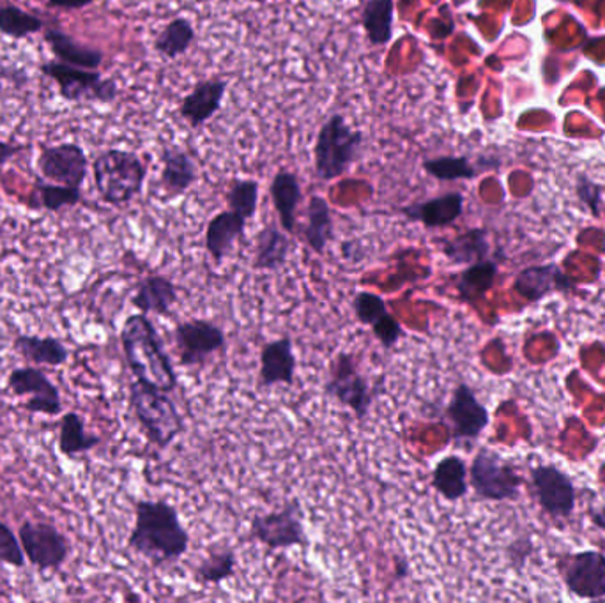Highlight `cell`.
Segmentation results:
<instances>
[{
  "label": "cell",
  "instance_id": "9c48e42d",
  "mask_svg": "<svg viewBox=\"0 0 605 603\" xmlns=\"http://www.w3.org/2000/svg\"><path fill=\"white\" fill-rule=\"evenodd\" d=\"M469 483L487 501H510L519 495L520 476L511 464L491 448H480L469 469Z\"/></svg>",
  "mask_w": 605,
  "mask_h": 603
},
{
  "label": "cell",
  "instance_id": "7c38bea8",
  "mask_svg": "<svg viewBox=\"0 0 605 603\" xmlns=\"http://www.w3.org/2000/svg\"><path fill=\"white\" fill-rule=\"evenodd\" d=\"M8 390L15 397H29L24 409L30 414L59 416L62 413L61 391L38 366H22L8 376Z\"/></svg>",
  "mask_w": 605,
  "mask_h": 603
},
{
  "label": "cell",
  "instance_id": "603a6c76",
  "mask_svg": "<svg viewBox=\"0 0 605 603\" xmlns=\"http://www.w3.org/2000/svg\"><path fill=\"white\" fill-rule=\"evenodd\" d=\"M573 287L568 276L563 275L561 269L554 264L545 266L528 267L519 273L516 280V290L528 301H539L554 290H565Z\"/></svg>",
  "mask_w": 605,
  "mask_h": 603
},
{
  "label": "cell",
  "instance_id": "9a60e30c",
  "mask_svg": "<svg viewBox=\"0 0 605 603\" xmlns=\"http://www.w3.org/2000/svg\"><path fill=\"white\" fill-rule=\"evenodd\" d=\"M536 495L545 512L553 517H568L576 506V490L565 473L554 466L533 470Z\"/></svg>",
  "mask_w": 605,
  "mask_h": 603
},
{
  "label": "cell",
  "instance_id": "484cf974",
  "mask_svg": "<svg viewBox=\"0 0 605 603\" xmlns=\"http://www.w3.org/2000/svg\"><path fill=\"white\" fill-rule=\"evenodd\" d=\"M13 349L25 362L34 366H62L70 360L66 346L53 337L18 335L13 342Z\"/></svg>",
  "mask_w": 605,
  "mask_h": 603
},
{
  "label": "cell",
  "instance_id": "5b68a950",
  "mask_svg": "<svg viewBox=\"0 0 605 603\" xmlns=\"http://www.w3.org/2000/svg\"><path fill=\"white\" fill-rule=\"evenodd\" d=\"M363 135L350 128L342 115L335 114L324 123L316 142V174L322 181L344 176L356 162Z\"/></svg>",
  "mask_w": 605,
  "mask_h": 603
},
{
  "label": "cell",
  "instance_id": "ab89813d",
  "mask_svg": "<svg viewBox=\"0 0 605 603\" xmlns=\"http://www.w3.org/2000/svg\"><path fill=\"white\" fill-rule=\"evenodd\" d=\"M353 312H355L358 323L363 324L367 328H372L381 318L390 314L388 304L370 290H360L353 300Z\"/></svg>",
  "mask_w": 605,
  "mask_h": 603
},
{
  "label": "cell",
  "instance_id": "5bb4252c",
  "mask_svg": "<svg viewBox=\"0 0 605 603\" xmlns=\"http://www.w3.org/2000/svg\"><path fill=\"white\" fill-rule=\"evenodd\" d=\"M445 414L457 441H474L482 436L491 422L487 409L477 399V394L468 385L455 388Z\"/></svg>",
  "mask_w": 605,
  "mask_h": 603
},
{
  "label": "cell",
  "instance_id": "8d00e7d4",
  "mask_svg": "<svg viewBox=\"0 0 605 603\" xmlns=\"http://www.w3.org/2000/svg\"><path fill=\"white\" fill-rule=\"evenodd\" d=\"M195 41L194 25L189 24L186 18H174L165 29L161 30L155 48L161 55L169 59L180 58L183 53L188 52V48Z\"/></svg>",
  "mask_w": 605,
  "mask_h": 603
},
{
  "label": "cell",
  "instance_id": "ee69618b",
  "mask_svg": "<svg viewBox=\"0 0 605 603\" xmlns=\"http://www.w3.org/2000/svg\"><path fill=\"white\" fill-rule=\"evenodd\" d=\"M395 577L397 579H406L407 575H409V565H407L406 560H397L395 561Z\"/></svg>",
  "mask_w": 605,
  "mask_h": 603
},
{
  "label": "cell",
  "instance_id": "8992f818",
  "mask_svg": "<svg viewBox=\"0 0 605 603\" xmlns=\"http://www.w3.org/2000/svg\"><path fill=\"white\" fill-rule=\"evenodd\" d=\"M324 394L350 409L358 422H365L378 393L372 391L369 379L361 374L356 357L350 352H338L330 363Z\"/></svg>",
  "mask_w": 605,
  "mask_h": 603
},
{
  "label": "cell",
  "instance_id": "ac0fdd59",
  "mask_svg": "<svg viewBox=\"0 0 605 603\" xmlns=\"http://www.w3.org/2000/svg\"><path fill=\"white\" fill-rule=\"evenodd\" d=\"M464 211L462 193H446L435 199L406 205L400 213L411 222H418L427 228H443L455 224Z\"/></svg>",
  "mask_w": 605,
  "mask_h": 603
},
{
  "label": "cell",
  "instance_id": "52a82bcc",
  "mask_svg": "<svg viewBox=\"0 0 605 603\" xmlns=\"http://www.w3.org/2000/svg\"><path fill=\"white\" fill-rule=\"evenodd\" d=\"M41 73L59 86V95L66 101H100L110 103L118 98L119 89L114 80H107L98 70L72 66L66 62L48 61L39 66Z\"/></svg>",
  "mask_w": 605,
  "mask_h": 603
},
{
  "label": "cell",
  "instance_id": "d4e9b609",
  "mask_svg": "<svg viewBox=\"0 0 605 603\" xmlns=\"http://www.w3.org/2000/svg\"><path fill=\"white\" fill-rule=\"evenodd\" d=\"M432 489L449 503L466 498L469 492L468 467L457 455L441 458L432 470Z\"/></svg>",
  "mask_w": 605,
  "mask_h": 603
},
{
  "label": "cell",
  "instance_id": "83f0119b",
  "mask_svg": "<svg viewBox=\"0 0 605 603\" xmlns=\"http://www.w3.org/2000/svg\"><path fill=\"white\" fill-rule=\"evenodd\" d=\"M81 202L82 188L48 181L44 176L36 179L29 200H27L30 210H44L48 213H59L66 208H75Z\"/></svg>",
  "mask_w": 605,
  "mask_h": 603
},
{
  "label": "cell",
  "instance_id": "2e32d148",
  "mask_svg": "<svg viewBox=\"0 0 605 603\" xmlns=\"http://www.w3.org/2000/svg\"><path fill=\"white\" fill-rule=\"evenodd\" d=\"M260 388L273 386H293L296 377V354H294L293 338L282 337L264 343L260 349Z\"/></svg>",
  "mask_w": 605,
  "mask_h": 603
},
{
  "label": "cell",
  "instance_id": "4fadbf2b",
  "mask_svg": "<svg viewBox=\"0 0 605 603\" xmlns=\"http://www.w3.org/2000/svg\"><path fill=\"white\" fill-rule=\"evenodd\" d=\"M38 171L48 181L82 188L89 172V160L78 143L48 146L39 154Z\"/></svg>",
  "mask_w": 605,
  "mask_h": 603
},
{
  "label": "cell",
  "instance_id": "ffe728a7",
  "mask_svg": "<svg viewBox=\"0 0 605 603\" xmlns=\"http://www.w3.org/2000/svg\"><path fill=\"white\" fill-rule=\"evenodd\" d=\"M246 219L234 211H223L217 214L206 228V250L213 256L217 266H220L229 255L232 248L245 236Z\"/></svg>",
  "mask_w": 605,
  "mask_h": 603
},
{
  "label": "cell",
  "instance_id": "b9f144b4",
  "mask_svg": "<svg viewBox=\"0 0 605 603\" xmlns=\"http://www.w3.org/2000/svg\"><path fill=\"white\" fill-rule=\"evenodd\" d=\"M22 151H24V146H20V143L0 140V166L15 160Z\"/></svg>",
  "mask_w": 605,
  "mask_h": 603
},
{
  "label": "cell",
  "instance_id": "4dcf8cb0",
  "mask_svg": "<svg viewBox=\"0 0 605 603\" xmlns=\"http://www.w3.org/2000/svg\"><path fill=\"white\" fill-rule=\"evenodd\" d=\"M308 247L312 252L322 255L333 239V218L330 204L322 197H312L307 208V225L302 230Z\"/></svg>",
  "mask_w": 605,
  "mask_h": 603
},
{
  "label": "cell",
  "instance_id": "30bf717a",
  "mask_svg": "<svg viewBox=\"0 0 605 603\" xmlns=\"http://www.w3.org/2000/svg\"><path fill=\"white\" fill-rule=\"evenodd\" d=\"M18 538L25 557L39 571L59 570L70 556L67 538L53 524L24 520L20 524Z\"/></svg>",
  "mask_w": 605,
  "mask_h": 603
},
{
  "label": "cell",
  "instance_id": "7a4b0ae2",
  "mask_svg": "<svg viewBox=\"0 0 605 603\" xmlns=\"http://www.w3.org/2000/svg\"><path fill=\"white\" fill-rule=\"evenodd\" d=\"M121 348L133 376L144 385L171 394L177 388V376L166 354L158 329L147 314H133L121 329Z\"/></svg>",
  "mask_w": 605,
  "mask_h": 603
},
{
  "label": "cell",
  "instance_id": "1f68e13d",
  "mask_svg": "<svg viewBox=\"0 0 605 603\" xmlns=\"http://www.w3.org/2000/svg\"><path fill=\"white\" fill-rule=\"evenodd\" d=\"M491 252L487 230L471 228L443 244V253L452 264H474L487 259Z\"/></svg>",
  "mask_w": 605,
  "mask_h": 603
},
{
  "label": "cell",
  "instance_id": "8fae6325",
  "mask_svg": "<svg viewBox=\"0 0 605 603\" xmlns=\"http://www.w3.org/2000/svg\"><path fill=\"white\" fill-rule=\"evenodd\" d=\"M174 342L183 366H200L227 346L225 332L206 318H189L174 329Z\"/></svg>",
  "mask_w": 605,
  "mask_h": 603
},
{
  "label": "cell",
  "instance_id": "e575fe53",
  "mask_svg": "<svg viewBox=\"0 0 605 603\" xmlns=\"http://www.w3.org/2000/svg\"><path fill=\"white\" fill-rule=\"evenodd\" d=\"M497 276V264L489 259L474 262L466 267V272L459 276L457 281V290H459L460 301L464 303H477L487 294L489 290L494 287Z\"/></svg>",
  "mask_w": 605,
  "mask_h": 603
},
{
  "label": "cell",
  "instance_id": "f6af8a7d",
  "mask_svg": "<svg viewBox=\"0 0 605 603\" xmlns=\"http://www.w3.org/2000/svg\"><path fill=\"white\" fill-rule=\"evenodd\" d=\"M591 518H593L595 526H598V528L605 531V506H602L601 510H593V512H591Z\"/></svg>",
  "mask_w": 605,
  "mask_h": 603
},
{
  "label": "cell",
  "instance_id": "ba28073f",
  "mask_svg": "<svg viewBox=\"0 0 605 603\" xmlns=\"http://www.w3.org/2000/svg\"><path fill=\"white\" fill-rule=\"evenodd\" d=\"M305 512L298 499H291L284 508L276 512L262 513L254 517L250 524V537L268 547L271 551L307 547L308 537L305 531Z\"/></svg>",
  "mask_w": 605,
  "mask_h": 603
},
{
  "label": "cell",
  "instance_id": "f35d334b",
  "mask_svg": "<svg viewBox=\"0 0 605 603\" xmlns=\"http://www.w3.org/2000/svg\"><path fill=\"white\" fill-rule=\"evenodd\" d=\"M427 174H431L440 181H457V179H471L478 172L466 158L441 156L423 162Z\"/></svg>",
  "mask_w": 605,
  "mask_h": 603
},
{
  "label": "cell",
  "instance_id": "7bdbcfd3",
  "mask_svg": "<svg viewBox=\"0 0 605 603\" xmlns=\"http://www.w3.org/2000/svg\"><path fill=\"white\" fill-rule=\"evenodd\" d=\"M96 0H48V8L55 10H84L87 5L95 4Z\"/></svg>",
  "mask_w": 605,
  "mask_h": 603
},
{
  "label": "cell",
  "instance_id": "6da1fadb",
  "mask_svg": "<svg viewBox=\"0 0 605 603\" xmlns=\"http://www.w3.org/2000/svg\"><path fill=\"white\" fill-rule=\"evenodd\" d=\"M128 547L152 566L174 565L189 549L180 512L165 499H138Z\"/></svg>",
  "mask_w": 605,
  "mask_h": 603
},
{
  "label": "cell",
  "instance_id": "d590c367",
  "mask_svg": "<svg viewBox=\"0 0 605 603\" xmlns=\"http://www.w3.org/2000/svg\"><path fill=\"white\" fill-rule=\"evenodd\" d=\"M44 27V20L29 11L22 10L20 5L11 2L0 4V34H4L8 38H29L34 34L41 33Z\"/></svg>",
  "mask_w": 605,
  "mask_h": 603
},
{
  "label": "cell",
  "instance_id": "74e56055",
  "mask_svg": "<svg viewBox=\"0 0 605 603\" xmlns=\"http://www.w3.org/2000/svg\"><path fill=\"white\" fill-rule=\"evenodd\" d=\"M229 208L242 218H254L259 202V183L251 179H234L227 193Z\"/></svg>",
  "mask_w": 605,
  "mask_h": 603
},
{
  "label": "cell",
  "instance_id": "277c9868",
  "mask_svg": "<svg viewBox=\"0 0 605 603\" xmlns=\"http://www.w3.org/2000/svg\"><path fill=\"white\" fill-rule=\"evenodd\" d=\"M129 405L147 439L166 450L185 430V419L169 393L135 380L129 385Z\"/></svg>",
  "mask_w": 605,
  "mask_h": 603
},
{
  "label": "cell",
  "instance_id": "3957f363",
  "mask_svg": "<svg viewBox=\"0 0 605 603\" xmlns=\"http://www.w3.org/2000/svg\"><path fill=\"white\" fill-rule=\"evenodd\" d=\"M146 165L135 152L109 149L95 158L92 176L96 190L107 204L126 205L140 196L146 183Z\"/></svg>",
  "mask_w": 605,
  "mask_h": 603
},
{
  "label": "cell",
  "instance_id": "f546056e",
  "mask_svg": "<svg viewBox=\"0 0 605 603\" xmlns=\"http://www.w3.org/2000/svg\"><path fill=\"white\" fill-rule=\"evenodd\" d=\"M291 241L287 234L282 233L276 225L262 228L257 238V252L254 267L260 272H279L287 264Z\"/></svg>",
  "mask_w": 605,
  "mask_h": 603
},
{
  "label": "cell",
  "instance_id": "4316f807",
  "mask_svg": "<svg viewBox=\"0 0 605 603\" xmlns=\"http://www.w3.org/2000/svg\"><path fill=\"white\" fill-rule=\"evenodd\" d=\"M274 210L279 213L280 225L285 233L294 234L296 230V210L301 200V186L298 177L293 172L282 171L274 176L270 188Z\"/></svg>",
  "mask_w": 605,
  "mask_h": 603
},
{
  "label": "cell",
  "instance_id": "836d02e7",
  "mask_svg": "<svg viewBox=\"0 0 605 603\" xmlns=\"http://www.w3.org/2000/svg\"><path fill=\"white\" fill-rule=\"evenodd\" d=\"M393 16H395L393 0H369L365 4L361 11V25L370 45L383 47L392 41Z\"/></svg>",
  "mask_w": 605,
  "mask_h": 603
},
{
  "label": "cell",
  "instance_id": "d6986e66",
  "mask_svg": "<svg viewBox=\"0 0 605 603\" xmlns=\"http://www.w3.org/2000/svg\"><path fill=\"white\" fill-rule=\"evenodd\" d=\"M225 91H227V81L220 80V78L200 81L199 86L186 96L181 105L183 120L188 121L194 128H199L203 123H208L222 106Z\"/></svg>",
  "mask_w": 605,
  "mask_h": 603
},
{
  "label": "cell",
  "instance_id": "44dd1931",
  "mask_svg": "<svg viewBox=\"0 0 605 603\" xmlns=\"http://www.w3.org/2000/svg\"><path fill=\"white\" fill-rule=\"evenodd\" d=\"M177 303V289L174 281L163 275H149L138 281L132 304L143 314L171 315L172 306Z\"/></svg>",
  "mask_w": 605,
  "mask_h": 603
},
{
  "label": "cell",
  "instance_id": "60d3db41",
  "mask_svg": "<svg viewBox=\"0 0 605 603\" xmlns=\"http://www.w3.org/2000/svg\"><path fill=\"white\" fill-rule=\"evenodd\" d=\"M0 563L13 566V568H24L27 565V557H25L20 538L2 520H0Z\"/></svg>",
  "mask_w": 605,
  "mask_h": 603
},
{
  "label": "cell",
  "instance_id": "e0dca14e",
  "mask_svg": "<svg viewBox=\"0 0 605 603\" xmlns=\"http://www.w3.org/2000/svg\"><path fill=\"white\" fill-rule=\"evenodd\" d=\"M568 589L579 599L596 600L605 596V556L601 552L577 554L565 571Z\"/></svg>",
  "mask_w": 605,
  "mask_h": 603
},
{
  "label": "cell",
  "instance_id": "f1b7e54d",
  "mask_svg": "<svg viewBox=\"0 0 605 603\" xmlns=\"http://www.w3.org/2000/svg\"><path fill=\"white\" fill-rule=\"evenodd\" d=\"M100 442L98 436L87 430L86 419L82 418L81 414L70 411L62 416L59 423V452L62 455L76 458L84 453L92 452Z\"/></svg>",
  "mask_w": 605,
  "mask_h": 603
},
{
  "label": "cell",
  "instance_id": "d6a6232c",
  "mask_svg": "<svg viewBox=\"0 0 605 603\" xmlns=\"http://www.w3.org/2000/svg\"><path fill=\"white\" fill-rule=\"evenodd\" d=\"M237 557L231 547H211L208 554L195 566L194 579L199 585H222L236 575Z\"/></svg>",
  "mask_w": 605,
  "mask_h": 603
},
{
  "label": "cell",
  "instance_id": "7402d4cb",
  "mask_svg": "<svg viewBox=\"0 0 605 603\" xmlns=\"http://www.w3.org/2000/svg\"><path fill=\"white\" fill-rule=\"evenodd\" d=\"M44 38L53 55L61 62H66L72 66L86 67V70H100L103 64L104 55L101 50L76 41L72 34L64 33L59 27H50L45 30Z\"/></svg>",
  "mask_w": 605,
  "mask_h": 603
},
{
  "label": "cell",
  "instance_id": "cb8c5ba5",
  "mask_svg": "<svg viewBox=\"0 0 605 603\" xmlns=\"http://www.w3.org/2000/svg\"><path fill=\"white\" fill-rule=\"evenodd\" d=\"M161 186L171 197H180L188 191L197 179V166L188 152L181 148L163 149L161 152Z\"/></svg>",
  "mask_w": 605,
  "mask_h": 603
}]
</instances>
